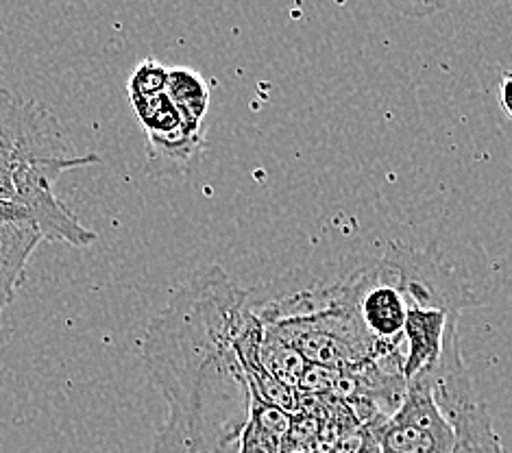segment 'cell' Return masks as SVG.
I'll use <instances>...</instances> for the list:
<instances>
[{"instance_id":"obj_1","label":"cell","mask_w":512,"mask_h":453,"mask_svg":"<svg viewBox=\"0 0 512 453\" xmlns=\"http://www.w3.org/2000/svg\"><path fill=\"white\" fill-rule=\"evenodd\" d=\"M247 308L218 266L179 288L144 338V362L168 403L151 453H240L260 393L236 349Z\"/></svg>"},{"instance_id":"obj_2","label":"cell","mask_w":512,"mask_h":453,"mask_svg":"<svg viewBox=\"0 0 512 453\" xmlns=\"http://www.w3.org/2000/svg\"><path fill=\"white\" fill-rule=\"evenodd\" d=\"M94 164H101V157L79 155L44 103L0 90V199L33 210L44 240L75 249H88L99 240L55 194V181L66 170Z\"/></svg>"},{"instance_id":"obj_3","label":"cell","mask_w":512,"mask_h":453,"mask_svg":"<svg viewBox=\"0 0 512 453\" xmlns=\"http://www.w3.org/2000/svg\"><path fill=\"white\" fill-rule=\"evenodd\" d=\"M425 375L432 382L438 408L456 432L454 453H506L489 410L475 397L469 369L462 360L458 327L449 332L441 360Z\"/></svg>"},{"instance_id":"obj_4","label":"cell","mask_w":512,"mask_h":453,"mask_svg":"<svg viewBox=\"0 0 512 453\" xmlns=\"http://www.w3.org/2000/svg\"><path fill=\"white\" fill-rule=\"evenodd\" d=\"M369 427L380 453H454L456 432L438 408L425 373L406 384V395L393 414L380 416Z\"/></svg>"},{"instance_id":"obj_5","label":"cell","mask_w":512,"mask_h":453,"mask_svg":"<svg viewBox=\"0 0 512 453\" xmlns=\"http://www.w3.org/2000/svg\"><path fill=\"white\" fill-rule=\"evenodd\" d=\"M458 314L460 310L449 305L410 299L404 327V364H401L406 384L434 369L441 360L449 332L458 327Z\"/></svg>"},{"instance_id":"obj_6","label":"cell","mask_w":512,"mask_h":453,"mask_svg":"<svg viewBox=\"0 0 512 453\" xmlns=\"http://www.w3.org/2000/svg\"><path fill=\"white\" fill-rule=\"evenodd\" d=\"M42 234L33 225H0V281L20 288L27 277V264L40 247Z\"/></svg>"},{"instance_id":"obj_7","label":"cell","mask_w":512,"mask_h":453,"mask_svg":"<svg viewBox=\"0 0 512 453\" xmlns=\"http://www.w3.org/2000/svg\"><path fill=\"white\" fill-rule=\"evenodd\" d=\"M166 92L188 116L203 122L210 107V88L192 68H168Z\"/></svg>"},{"instance_id":"obj_8","label":"cell","mask_w":512,"mask_h":453,"mask_svg":"<svg viewBox=\"0 0 512 453\" xmlns=\"http://www.w3.org/2000/svg\"><path fill=\"white\" fill-rule=\"evenodd\" d=\"M260 362L264 366V371L271 377H275L279 384L295 390L301 382L303 371H306L308 366V362L303 360L295 349L286 345L284 340L273 336L271 332H266V329H264V338L260 347Z\"/></svg>"},{"instance_id":"obj_9","label":"cell","mask_w":512,"mask_h":453,"mask_svg":"<svg viewBox=\"0 0 512 453\" xmlns=\"http://www.w3.org/2000/svg\"><path fill=\"white\" fill-rule=\"evenodd\" d=\"M166 81H168V68L162 64H157L153 59H146L133 72V77L129 81V96H149L166 90Z\"/></svg>"},{"instance_id":"obj_10","label":"cell","mask_w":512,"mask_h":453,"mask_svg":"<svg viewBox=\"0 0 512 453\" xmlns=\"http://www.w3.org/2000/svg\"><path fill=\"white\" fill-rule=\"evenodd\" d=\"M384 3L406 18H430L443 11L449 0H384Z\"/></svg>"},{"instance_id":"obj_11","label":"cell","mask_w":512,"mask_h":453,"mask_svg":"<svg viewBox=\"0 0 512 453\" xmlns=\"http://www.w3.org/2000/svg\"><path fill=\"white\" fill-rule=\"evenodd\" d=\"M499 103H502L506 116L512 118V72L504 75L502 83H499Z\"/></svg>"},{"instance_id":"obj_12","label":"cell","mask_w":512,"mask_h":453,"mask_svg":"<svg viewBox=\"0 0 512 453\" xmlns=\"http://www.w3.org/2000/svg\"><path fill=\"white\" fill-rule=\"evenodd\" d=\"M16 292H18V288L3 284V281H0V316H3L7 305L16 299Z\"/></svg>"},{"instance_id":"obj_13","label":"cell","mask_w":512,"mask_h":453,"mask_svg":"<svg viewBox=\"0 0 512 453\" xmlns=\"http://www.w3.org/2000/svg\"><path fill=\"white\" fill-rule=\"evenodd\" d=\"M295 453H308V451H295Z\"/></svg>"}]
</instances>
